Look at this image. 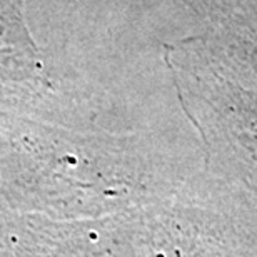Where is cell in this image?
Returning a JSON list of instances; mask_svg holds the SVG:
<instances>
[{
	"label": "cell",
	"instance_id": "cell-1",
	"mask_svg": "<svg viewBox=\"0 0 257 257\" xmlns=\"http://www.w3.org/2000/svg\"><path fill=\"white\" fill-rule=\"evenodd\" d=\"M25 0H0V104L27 105L59 92L52 65L29 35Z\"/></svg>",
	"mask_w": 257,
	"mask_h": 257
}]
</instances>
